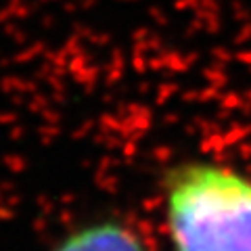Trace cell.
I'll return each mask as SVG.
<instances>
[{
	"label": "cell",
	"mask_w": 251,
	"mask_h": 251,
	"mask_svg": "<svg viewBox=\"0 0 251 251\" xmlns=\"http://www.w3.org/2000/svg\"><path fill=\"white\" fill-rule=\"evenodd\" d=\"M172 251H251V176L216 159H186L163 180Z\"/></svg>",
	"instance_id": "6da1fadb"
},
{
	"label": "cell",
	"mask_w": 251,
	"mask_h": 251,
	"mask_svg": "<svg viewBox=\"0 0 251 251\" xmlns=\"http://www.w3.org/2000/svg\"><path fill=\"white\" fill-rule=\"evenodd\" d=\"M50 251H153L130 224L115 218L94 220L67 232Z\"/></svg>",
	"instance_id": "7a4b0ae2"
}]
</instances>
